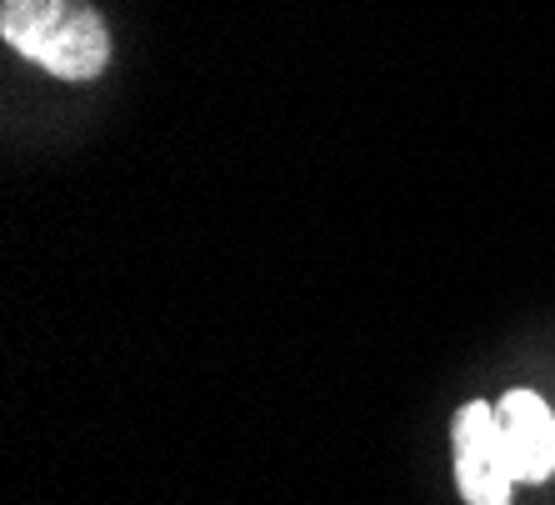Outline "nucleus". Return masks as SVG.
<instances>
[{"mask_svg": "<svg viewBox=\"0 0 555 505\" xmlns=\"http://www.w3.org/2000/svg\"><path fill=\"white\" fill-rule=\"evenodd\" d=\"M0 36L61 80H95L111 65V30L91 0H0Z\"/></svg>", "mask_w": 555, "mask_h": 505, "instance_id": "nucleus-1", "label": "nucleus"}, {"mask_svg": "<svg viewBox=\"0 0 555 505\" xmlns=\"http://www.w3.org/2000/svg\"><path fill=\"white\" fill-rule=\"evenodd\" d=\"M455 480H461L465 505H511V455L495 420V405L470 401L455 415Z\"/></svg>", "mask_w": 555, "mask_h": 505, "instance_id": "nucleus-2", "label": "nucleus"}, {"mask_svg": "<svg viewBox=\"0 0 555 505\" xmlns=\"http://www.w3.org/2000/svg\"><path fill=\"white\" fill-rule=\"evenodd\" d=\"M495 420H501L505 455H511L516 485L551 480V470H555V415H551V405H545L535 390H511V396L495 405Z\"/></svg>", "mask_w": 555, "mask_h": 505, "instance_id": "nucleus-3", "label": "nucleus"}]
</instances>
